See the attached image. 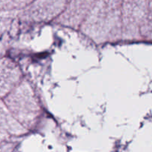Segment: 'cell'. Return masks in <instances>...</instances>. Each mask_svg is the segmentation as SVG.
<instances>
[]
</instances>
